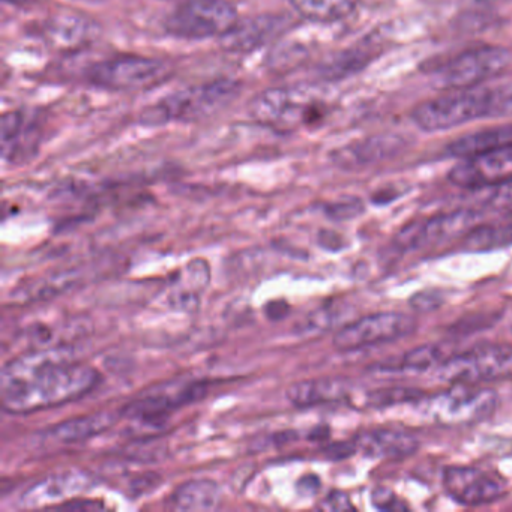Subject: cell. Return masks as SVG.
<instances>
[{
    "label": "cell",
    "mask_w": 512,
    "mask_h": 512,
    "mask_svg": "<svg viewBox=\"0 0 512 512\" xmlns=\"http://www.w3.org/2000/svg\"><path fill=\"white\" fill-rule=\"evenodd\" d=\"M95 368L77 364L73 347L35 350L11 359L0 374L5 412L28 415L79 400L100 383Z\"/></svg>",
    "instance_id": "6da1fadb"
},
{
    "label": "cell",
    "mask_w": 512,
    "mask_h": 512,
    "mask_svg": "<svg viewBox=\"0 0 512 512\" xmlns=\"http://www.w3.org/2000/svg\"><path fill=\"white\" fill-rule=\"evenodd\" d=\"M326 110L322 95L310 86L268 89L251 104V116L278 133L316 124L325 118Z\"/></svg>",
    "instance_id": "7a4b0ae2"
},
{
    "label": "cell",
    "mask_w": 512,
    "mask_h": 512,
    "mask_svg": "<svg viewBox=\"0 0 512 512\" xmlns=\"http://www.w3.org/2000/svg\"><path fill=\"white\" fill-rule=\"evenodd\" d=\"M493 95L491 89L476 86L457 89L443 97L424 101L412 112L413 121L427 133L451 130L475 119L491 118Z\"/></svg>",
    "instance_id": "3957f363"
},
{
    "label": "cell",
    "mask_w": 512,
    "mask_h": 512,
    "mask_svg": "<svg viewBox=\"0 0 512 512\" xmlns=\"http://www.w3.org/2000/svg\"><path fill=\"white\" fill-rule=\"evenodd\" d=\"M241 94L235 80L221 79L184 89L164 98L149 110L152 121L202 122L229 107Z\"/></svg>",
    "instance_id": "277c9868"
},
{
    "label": "cell",
    "mask_w": 512,
    "mask_h": 512,
    "mask_svg": "<svg viewBox=\"0 0 512 512\" xmlns=\"http://www.w3.org/2000/svg\"><path fill=\"white\" fill-rule=\"evenodd\" d=\"M238 23L229 0H184L166 19V31L185 40L223 37Z\"/></svg>",
    "instance_id": "5b68a950"
},
{
    "label": "cell",
    "mask_w": 512,
    "mask_h": 512,
    "mask_svg": "<svg viewBox=\"0 0 512 512\" xmlns=\"http://www.w3.org/2000/svg\"><path fill=\"white\" fill-rule=\"evenodd\" d=\"M437 376L443 382L475 385L481 382L508 379L512 376V346L478 347L457 356H449L437 367Z\"/></svg>",
    "instance_id": "8992f818"
},
{
    "label": "cell",
    "mask_w": 512,
    "mask_h": 512,
    "mask_svg": "<svg viewBox=\"0 0 512 512\" xmlns=\"http://www.w3.org/2000/svg\"><path fill=\"white\" fill-rule=\"evenodd\" d=\"M496 403V394L490 389L455 383L449 391L427 398L424 410L437 424L464 427L488 418L496 409Z\"/></svg>",
    "instance_id": "52a82bcc"
},
{
    "label": "cell",
    "mask_w": 512,
    "mask_h": 512,
    "mask_svg": "<svg viewBox=\"0 0 512 512\" xmlns=\"http://www.w3.org/2000/svg\"><path fill=\"white\" fill-rule=\"evenodd\" d=\"M511 64V53L503 47L482 46L466 50L437 71V85L457 91L482 86Z\"/></svg>",
    "instance_id": "ba28073f"
},
{
    "label": "cell",
    "mask_w": 512,
    "mask_h": 512,
    "mask_svg": "<svg viewBox=\"0 0 512 512\" xmlns=\"http://www.w3.org/2000/svg\"><path fill=\"white\" fill-rule=\"evenodd\" d=\"M484 212L478 209H458L446 214L434 215L424 221H416L404 227L394 245L400 251L425 250L445 244L458 236H467L481 226Z\"/></svg>",
    "instance_id": "9c48e42d"
},
{
    "label": "cell",
    "mask_w": 512,
    "mask_h": 512,
    "mask_svg": "<svg viewBox=\"0 0 512 512\" xmlns=\"http://www.w3.org/2000/svg\"><path fill=\"white\" fill-rule=\"evenodd\" d=\"M169 70L158 59L122 55L98 62L89 68V83L110 91H134L161 82Z\"/></svg>",
    "instance_id": "30bf717a"
},
{
    "label": "cell",
    "mask_w": 512,
    "mask_h": 512,
    "mask_svg": "<svg viewBox=\"0 0 512 512\" xmlns=\"http://www.w3.org/2000/svg\"><path fill=\"white\" fill-rule=\"evenodd\" d=\"M415 329L416 320L412 316L397 311H385L343 326L335 334L334 346L343 352L365 349L409 337Z\"/></svg>",
    "instance_id": "8fae6325"
},
{
    "label": "cell",
    "mask_w": 512,
    "mask_h": 512,
    "mask_svg": "<svg viewBox=\"0 0 512 512\" xmlns=\"http://www.w3.org/2000/svg\"><path fill=\"white\" fill-rule=\"evenodd\" d=\"M449 181L466 190H485L512 182V146L463 158L449 172Z\"/></svg>",
    "instance_id": "7c38bea8"
},
{
    "label": "cell",
    "mask_w": 512,
    "mask_h": 512,
    "mask_svg": "<svg viewBox=\"0 0 512 512\" xmlns=\"http://www.w3.org/2000/svg\"><path fill=\"white\" fill-rule=\"evenodd\" d=\"M446 493L466 506H479L494 502L506 493L503 479L496 478L478 467L451 466L443 472Z\"/></svg>",
    "instance_id": "4fadbf2b"
},
{
    "label": "cell",
    "mask_w": 512,
    "mask_h": 512,
    "mask_svg": "<svg viewBox=\"0 0 512 512\" xmlns=\"http://www.w3.org/2000/svg\"><path fill=\"white\" fill-rule=\"evenodd\" d=\"M287 20L277 16H257L236 23L221 37V47L227 52L250 53L277 37L286 28Z\"/></svg>",
    "instance_id": "5bb4252c"
},
{
    "label": "cell",
    "mask_w": 512,
    "mask_h": 512,
    "mask_svg": "<svg viewBox=\"0 0 512 512\" xmlns=\"http://www.w3.org/2000/svg\"><path fill=\"white\" fill-rule=\"evenodd\" d=\"M356 448L368 457L401 460L419 449V440L413 434L394 428H376L362 431L353 439Z\"/></svg>",
    "instance_id": "9a60e30c"
},
{
    "label": "cell",
    "mask_w": 512,
    "mask_h": 512,
    "mask_svg": "<svg viewBox=\"0 0 512 512\" xmlns=\"http://www.w3.org/2000/svg\"><path fill=\"white\" fill-rule=\"evenodd\" d=\"M92 485V478L80 470H68L61 475L49 476L29 488L22 497L25 508H40L49 502L70 499L71 496L88 490Z\"/></svg>",
    "instance_id": "2e32d148"
},
{
    "label": "cell",
    "mask_w": 512,
    "mask_h": 512,
    "mask_svg": "<svg viewBox=\"0 0 512 512\" xmlns=\"http://www.w3.org/2000/svg\"><path fill=\"white\" fill-rule=\"evenodd\" d=\"M355 394V385L346 379H314L295 383L287 389V398L296 407L341 403Z\"/></svg>",
    "instance_id": "e0dca14e"
},
{
    "label": "cell",
    "mask_w": 512,
    "mask_h": 512,
    "mask_svg": "<svg viewBox=\"0 0 512 512\" xmlns=\"http://www.w3.org/2000/svg\"><path fill=\"white\" fill-rule=\"evenodd\" d=\"M121 415V412L116 413L104 410V412L68 419V421L55 425L49 431V436L62 443L83 442V440L91 439V437L98 436V434L109 430L110 427H113L118 422Z\"/></svg>",
    "instance_id": "ac0fdd59"
},
{
    "label": "cell",
    "mask_w": 512,
    "mask_h": 512,
    "mask_svg": "<svg viewBox=\"0 0 512 512\" xmlns=\"http://www.w3.org/2000/svg\"><path fill=\"white\" fill-rule=\"evenodd\" d=\"M512 146V124L497 125L460 137L446 146L451 157L467 158Z\"/></svg>",
    "instance_id": "d6986e66"
},
{
    "label": "cell",
    "mask_w": 512,
    "mask_h": 512,
    "mask_svg": "<svg viewBox=\"0 0 512 512\" xmlns=\"http://www.w3.org/2000/svg\"><path fill=\"white\" fill-rule=\"evenodd\" d=\"M220 485L211 479H193L173 491L170 502L181 511H214L221 505Z\"/></svg>",
    "instance_id": "ffe728a7"
},
{
    "label": "cell",
    "mask_w": 512,
    "mask_h": 512,
    "mask_svg": "<svg viewBox=\"0 0 512 512\" xmlns=\"http://www.w3.org/2000/svg\"><path fill=\"white\" fill-rule=\"evenodd\" d=\"M512 245V212L496 223L481 224L464 239V248L469 251H491Z\"/></svg>",
    "instance_id": "44dd1931"
},
{
    "label": "cell",
    "mask_w": 512,
    "mask_h": 512,
    "mask_svg": "<svg viewBox=\"0 0 512 512\" xmlns=\"http://www.w3.org/2000/svg\"><path fill=\"white\" fill-rule=\"evenodd\" d=\"M292 4L311 22L331 23L349 17L358 7L359 0H292Z\"/></svg>",
    "instance_id": "7402d4cb"
},
{
    "label": "cell",
    "mask_w": 512,
    "mask_h": 512,
    "mask_svg": "<svg viewBox=\"0 0 512 512\" xmlns=\"http://www.w3.org/2000/svg\"><path fill=\"white\" fill-rule=\"evenodd\" d=\"M76 281V272H59V274L40 278L35 283L28 284V286L20 287L19 290L11 293V298H14L16 302H25V304L46 301V299L55 298V296L67 292Z\"/></svg>",
    "instance_id": "603a6c76"
},
{
    "label": "cell",
    "mask_w": 512,
    "mask_h": 512,
    "mask_svg": "<svg viewBox=\"0 0 512 512\" xmlns=\"http://www.w3.org/2000/svg\"><path fill=\"white\" fill-rule=\"evenodd\" d=\"M400 146V140L394 137H377V139L365 140L355 148L347 149L344 151L346 154H341L340 161L341 163L370 164L389 157Z\"/></svg>",
    "instance_id": "cb8c5ba5"
},
{
    "label": "cell",
    "mask_w": 512,
    "mask_h": 512,
    "mask_svg": "<svg viewBox=\"0 0 512 512\" xmlns=\"http://www.w3.org/2000/svg\"><path fill=\"white\" fill-rule=\"evenodd\" d=\"M88 32V23L82 17H56L47 28V37L59 47L77 46L86 40Z\"/></svg>",
    "instance_id": "d4e9b609"
},
{
    "label": "cell",
    "mask_w": 512,
    "mask_h": 512,
    "mask_svg": "<svg viewBox=\"0 0 512 512\" xmlns=\"http://www.w3.org/2000/svg\"><path fill=\"white\" fill-rule=\"evenodd\" d=\"M448 359L445 350L439 344H424L409 350L401 359L400 370L410 373H421L430 368L439 367Z\"/></svg>",
    "instance_id": "484cf974"
},
{
    "label": "cell",
    "mask_w": 512,
    "mask_h": 512,
    "mask_svg": "<svg viewBox=\"0 0 512 512\" xmlns=\"http://www.w3.org/2000/svg\"><path fill=\"white\" fill-rule=\"evenodd\" d=\"M422 397L424 395L418 389L389 388L371 392V394H368L365 403L371 407H386L394 406V404L398 403H407V401L419 400Z\"/></svg>",
    "instance_id": "4316f807"
},
{
    "label": "cell",
    "mask_w": 512,
    "mask_h": 512,
    "mask_svg": "<svg viewBox=\"0 0 512 512\" xmlns=\"http://www.w3.org/2000/svg\"><path fill=\"white\" fill-rule=\"evenodd\" d=\"M326 215L331 217L332 220H349V218L356 217L361 214L362 205L358 199L344 200V202L332 203L326 206Z\"/></svg>",
    "instance_id": "83f0119b"
},
{
    "label": "cell",
    "mask_w": 512,
    "mask_h": 512,
    "mask_svg": "<svg viewBox=\"0 0 512 512\" xmlns=\"http://www.w3.org/2000/svg\"><path fill=\"white\" fill-rule=\"evenodd\" d=\"M493 95V116H508L512 115V83L509 85L500 86L497 89H491Z\"/></svg>",
    "instance_id": "f1b7e54d"
},
{
    "label": "cell",
    "mask_w": 512,
    "mask_h": 512,
    "mask_svg": "<svg viewBox=\"0 0 512 512\" xmlns=\"http://www.w3.org/2000/svg\"><path fill=\"white\" fill-rule=\"evenodd\" d=\"M373 503L376 508L391 511V509H406V506L400 505V500L395 497L391 490L386 488H377L373 493Z\"/></svg>",
    "instance_id": "f546056e"
},
{
    "label": "cell",
    "mask_w": 512,
    "mask_h": 512,
    "mask_svg": "<svg viewBox=\"0 0 512 512\" xmlns=\"http://www.w3.org/2000/svg\"><path fill=\"white\" fill-rule=\"evenodd\" d=\"M320 509H328V511H346V509H355L350 503L349 496L343 491H332L325 500H323Z\"/></svg>",
    "instance_id": "4dcf8cb0"
},
{
    "label": "cell",
    "mask_w": 512,
    "mask_h": 512,
    "mask_svg": "<svg viewBox=\"0 0 512 512\" xmlns=\"http://www.w3.org/2000/svg\"><path fill=\"white\" fill-rule=\"evenodd\" d=\"M410 304H412L413 310L422 311V313H424V311H431L439 308L440 304H442V299H440V296L437 295V293L424 292L413 296Z\"/></svg>",
    "instance_id": "1f68e13d"
},
{
    "label": "cell",
    "mask_w": 512,
    "mask_h": 512,
    "mask_svg": "<svg viewBox=\"0 0 512 512\" xmlns=\"http://www.w3.org/2000/svg\"><path fill=\"white\" fill-rule=\"evenodd\" d=\"M355 451H358V448H356L355 442L352 440V442L332 443V445H328L323 449V454H325L329 460H344V458L355 454Z\"/></svg>",
    "instance_id": "d6a6232c"
},
{
    "label": "cell",
    "mask_w": 512,
    "mask_h": 512,
    "mask_svg": "<svg viewBox=\"0 0 512 512\" xmlns=\"http://www.w3.org/2000/svg\"><path fill=\"white\" fill-rule=\"evenodd\" d=\"M266 317L269 320H283L284 317H287V314L290 313L289 304L283 299H278V301L269 302L265 307Z\"/></svg>",
    "instance_id": "836d02e7"
},
{
    "label": "cell",
    "mask_w": 512,
    "mask_h": 512,
    "mask_svg": "<svg viewBox=\"0 0 512 512\" xmlns=\"http://www.w3.org/2000/svg\"><path fill=\"white\" fill-rule=\"evenodd\" d=\"M104 505L101 502H95V500H68L64 505H59L58 509H68V511H97V509H103Z\"/></svg>",
    "instance_id": "e575fe53"
},
{
    "label": "cell",
    "mask_w": 512,
    "mask_h": 512,
    "mask_svg": "<svg viewBox=\"0 0 512 512\" xmlns=\"http://www.w3.org/2000/svg\"><path fill=\"white\" fill-rule=\"evenodd\" d=\"M319 487L320 481L314 475L304 476V478L298 482V490L301 491L302 494H307V496L317 493Z\"/></svg>",
    "instance_id": "d590c367"
},
{
    "label": "cell",
    "mask_w": 512,
    "mask_h": 512,
    "mask_svg": "<svg viewBox=\"0 0 512 512\" xmlns=\"http://www.w3.org/2000/svg\"><path fill=\"white\" fill-rule=\"evenodd\" d=\"M8 4H31V2H37V0H5Z\"/></svg>",
    "instance_id": "8d00e7d4"
}]
</instances>
